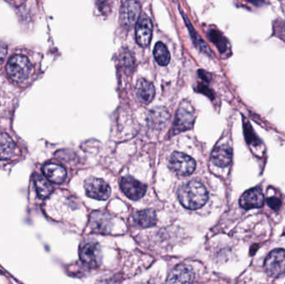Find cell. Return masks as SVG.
<instances>
[{
	"label": "cell",
	"instance_id": "d6986e66",
	"mask_svg": "<svg viewBox=\"0 0 285 284\" xmlns=\"http://www.w3.org/2000/svg\"><path fill=\"white\" fill-rule=\"evenodd\" d=\"M168 118L169 115L165 108H154L149 115V124L154 128H163L167 124Z\"/></svg>",
	"mask_w": 285,
	"mask_h": 284
},
{
	"label": "cell",
	"instance_id": "30bf717a",
	"mask_svg": "<svg viewBox=\"0 0 285 284\" xmlns=\"http://www.w3.org/2000/svg\"><path fill=\"white\" fill-rule=\"evenodd\" d=\"M194 122V115L191 110L189 105H182L178 109L175 118V125H174V131L175 133H178L180 132L189 130L193 127Z\"/></svg>",
	"mask_w": 285,
	"mask_h": 284
},
{
	"label": "cell",
	"instance_id": "ba28073f",
	"mask_svg": "<svg viewBox=\"0 0 285 284\" xmlns=\"http://www.w3.org/2000/svg\"><path fill=\"white\" fill-rule=\"evenodd\" d=\"M136 41L142 48L150 45L153 34L152 21L145 14H141L135 24Z\"/></svg>",
	"mask_w": 285,
	"mask_h": 284
},
{
	"label": "cell",
	"instance_id": "484cf974",
	"mask_svg": "<svg viewBox=\"0 0 285 284\" xmlns=\"http://www.w3.org/2000/svg\"><path fill=\"white\" fill-rule=\"evenodd\" d=\"M267 204L273 210L278 211L280 209L281 200L278 197H271L267 200Z\"/></svg>",
	"mask_w": 285,
	"mask_h": 284
},
{
	"label": "cell",
	"instance_id": "ffe728a7",
	"mask_svg": "<svg viewBox=\"0 0 285 284\" xmlns=\"http://www.w3.org/2000/svg\"><path fill=\"white\" fill-rule=\"evenodd\" d=\"M182 16L184 17L185 23H186L188 30H189V35H190L191 39L193 40V44L196 46V48H198L203 53L206 54L211 55L212 52L210 48H209L208 44L204 41V39H201V37L198 35V32L193 29V26L191 24L189 19L186 18L184 14H182Z\"/></svg>",
	"mask_w": 285,
	"mask_h": 284
},
{
	"label": "cell",
	"instance_id": "7c38bea8",
	"mask_svg": "<svg viewBox=\"0 0 285 284\" xmlns=\"http://www.w3.org/2000/svg\"><path fill=\"white\" fill-rule=\"evenodd\" d=\"M112 218L108 213L104 212H95L90 218V226L94 231L100 234L109 233L112 227Z\"/></svg>",
	"mask_w": 285,
	"mask_h": 284
},
{
	"label": "cell",
	"instance_id": "5bb4252c",
	"mask_svg": "<svg viewBox=\"0 0 285 284\" xmlns=\"http://www.w3.org/2000/svg\"><path fill=\"white\" fill-rule=\"evenodd\" d=\"M232 149L228 145L216 147L211 154V161L218 167H225L232 162Z\"/></svg>",
	"mask_w": 285,
	"mask_h": 284
},
{
	"label": "cell",
	"instance_id": "cb8c5ba5",
	"mask_svg": "<svg viewBox=\"0 0 285 284\" xmlns=\"http://www.w3.org/2000/svg\"><path fill=\"white\" fill-rule=\"evenodd\" d=\"M120 63L123 69L130 72V69H133L134 66V59L129 50L124 49L120 55Z\"/></svg>",
	"mask_w": 285,
	"mask_h": 284
},
{
	"label": "cell",
	"instance_id": "9c48e42d",
	"mask_svg": "<svg viewBox=\"0 0 285 284\" xmlns=\"http://www.w3.org/2000/svg\"><path fill=\"white\" fill-rule=\"evenodd\" d=\"M120 188L127 197L133 200H140L147 191V187L144 183L130 176L123 178L120 182Z\"/></svg>",
	"mask_w": 285,
	"mask_h": 284
},
{
	"label": "cell",
	"instance_id": "9a60e30c",
	"mask_svg": "<svg viewBox=\"0 0 285 284\" xmlns=\"http://www.w3.org/2000/svg\"><path fill=\"white\" fill-rule=\"evenodd\" d=\"M43 173L51 183L60 184L64 183L67 177L66 169L58 163H47L43 167Z\"/></svg>",
	"mask_w": 285,
	"mask_h": 284
},
{
	"label": "cell",
	"instance_id": "5b68a950",
	"mask_svg": "<svg viewBox=\"0 0 285 284\" xmlns=\"http://www.w3.org/2000/svg\"><path fill=\"white\" fill-rule=\"evenodd\" d=\"M140 14V4L137 0H127L120 9V21L122 25L127 29H131L135 25Z\"/></svg>",
	"mask_w": 285,
	"mask_h": 284
},
{
	"label": "cell",
	"instance_id": "2e32d148",
	"mask_svg": "<svg viewBox=\"0 0 285 284\" xmlns=\"http://www.w3.org/2000/svg\"><path fill=\"white\" fill-rule=\"evenodd\" d=\"M136 94L142 103H150L155 95L154 84L145 78H141L136 84Z\"/></svg>",
	"mask_w": 285,
	"mask_h": 284
},
{
	"label": "cell",
	"instance_id": "277c9868",
	"mask_svg": "<svg viewBox=\"0 0 285 284\" xmlns=\"http://www.w3.org/2000/svg\"><path fill=\"white\" fill-rule=\"evenodd\" d=\"M265 269L272 277L277 278L285 276V250L272 251L265 259Z\"/></svg>",
	"mask_w": 285,
	"mask_h": 284
},
{
	"label": "cell",
	"instance_id": "8992f818",
	"mask_svg": "<svg viewBox=\"0 0 285 284\" xmlns=\"http://www.w3.org/2000/svg\"><path fill=\"white\" fill-rule=\"evenodd\" d=\"M88 196L97 200H107L111 194L110 187L103 179L89 178L84 182Z\"/></svg>",
	"mask_w": 285,
	"mask_h": 284
},
{
	"label": "cell",
	"instance_id": "52a82bcc",
	"mask_svg": "<svg viewBox=\"0 0 285 284\" xmlns=\"http://www.w3.org/2000/svg\"><path fill=\"white\" fill-rule=\"evenodd\" d=\"M81 261L88 267L96 268L101 264V249L99 243L88 242L83 243L79 251Z\"/></svg>",
	"mask_w": 285,
	"mask_h": 284
},
{
	"label": "cell",
	"instance_id": "44dd1931",
	"mask_svg": "<svg viewBox=\"0 0 285 284\" xmlns=\"http://www.w3.org/2000/svg\"><path fill=\"white\" fill-rule=\"evenodd\" d=\"M154 56L157 63L161 66L168 65L170 61V54L168 52V48L162 42H158L154 46Z\"/></svg>",
	"mask_w": 285,
	"mask_h": 284
},
{
	"label": "cell",
	"instance_id": "f1b7e54d",
	"mask_svg": "<svg viewBox=\"0 0 285 284\" xmlns=\"http://www.w3.org/2000/svg\"><path fill=\"white\" fill-rule=\"evenodd\" d=\"M198 90H200V92H201V93H204V94H206L208 96H212L211 91L208 89V87L205 86V85H200V86H198Z\"/></svg>",
	"mask_w": 285,
	"mask_h": 284
},
{
	"label": "cell",
	"instance_id": "8fae6325",
	"mask_svg": "<svg viewBox=\"0 0 285 284\" xmlns=\"http://www.w3.org/2000/svg\"><path fill=\"white\" fill-rule=\"evenodd\" d=\"M265 204V196L260 188H251L242 195L239 204L245 210L259 209Z\"/></svg>",
	"mask_w": 285,
	"mask_h": 284
},
{
	"label": "cell",
	"instance_id": "7a4b0ae2",
	"mask_svg": "<svg viewBox=\"0 0 285 284\" xmlns=\"http://www.w3.org/2000/svg\"><path fill=\"white\" fill-rule=\"evenodd\" d=\"M32 65L28 58L23 55H14L6 66L8 75L15 82H23L28 78Z\"/></svg>",
	"mask_w": 285,
	"mask_h": 284
},
{
	"label": "cell",
	"instance_id": "7402d4cb",
	"mask_svg": "<svg viewBox=\"0 0 285 284\" xmlns=\"http://www.w3.org/2000/svg\"><path fill=\"white\" fill-rule=\"evenodd\" d=\"M35 183L38 195L41 198L48 197L53 192V187L48 183V180L43 177L36 175L35 178Z\"/></svg>",
	"mask_w": 285,
	"mask_h": 284
},
{
	"label": "cell",
	"instance_id": "e0dca14e",
	"mask_svg": "<svg viewBox=\"0 0 285 284\" xmlns=\"http://www.w3.org/2000/svg\"><path fill=\"white\" fill-rule=\"evenodd\" d=\"M17 147L14 140L7 133H0V160H8L14 158Z\"/></svg>",
	"mask_w": 285,
	"mask_h": 284
},
{
	"label": "cell",
	"instance_id": "83f0119b",
	"mask_svg": "<svg viewBox=\"0 0 285 284\" xmlns=\"http://www.w3.org/2000/svg\"><path fill=\"white\" fill-rule=\"evenodd\" d=\"M198 76L205 82H209L210 81V74L207 73V72H205V70H200L198 71Z\"/></svg>",
	"mask_w": 285,
	"mask_h": 284
},
{
	"label": "cell",
	"instance_id": "ac0fdd59",
	"mask_svg": "<svg viewBox=\"0 0 285 284\" xmlns=\"http://www.w3.org/2000/svg\"><path fill=\"white\" fill-rule=\"evenodd\" d=\"M133 220L138 227L144 229L153 227L157 222L156 213L152 209L137 211L133 213Z\"/></svg>",
	"mask_w": 285,
	"mask_h": 284
},
{
	"label": "cell",
	"instance_id": "603a6c76",
	"mask_svg": "<svg viewBox=\"0 0 285 284\" xmlns=\"http://www.w3.org/2000/svg\"><path fill=\"white\" fill-rule=\"evenodd\" d=\"M208 37L209 39L217 46V48H219V50L221 53H223L227 49V40L225 38L221 35L220 33L218 32L217 30H211L208 33Z\"/></svg>",
	"mask_w": 285,
	"mask_h": 284
},
{
	"label": "cell",
	"instance_id": "d4e9b609",
	"mask_svg": "<svg viewBox=\"0 0 285 284\" xmlns=\"http://www.w3.org/2000/svg\"><path fill=\"white\" fill-rule=\"evenodd\" d=\"M244 132H245V137H246L247 141H248L249 144L255 145V144L259 143V139H258L256 136H254L253 129H252L250 125H249V124H248V123H247V124H244Z\"/></svg>",
	"mask_w": 285,
	"mask_h": 284
},
{
	"label": "cell",
	"instance_id": "4316f807",
	"mask_svg": "<svg viewBox=\"0 0 285 284\" xmlns=\"http://www.w3.org/2000/svg\"><path fill=\"white\" fill-rule=\"evenodd\" d=\"M6 55H7V47L0 43V64H2L5 61Z\"/></svg>",
	"mask_w": 285,
	"mask_h": 284
},
{
	"label": "cell",
	"instance_id": "f546056e",
	"mask_svg": "<svg viewBox=\"0 0 285 284\" xmlns=\"http://www.w3.org/2000/svg\"><path fill=\"white\" fill-rule=\"evenodd\" d=\"M278 33H279V37L281 39L285 41V23L281 24L280 27L278 29Z\"/></svg>",
	"mask_w": 285,
	"mask_h": 284
},
{
	"label": "cell",
	"instance_id": "4fadbf2b",
	"mask_svg": "<svg viewBox=\"0 0 285 284\" xmlns=\"http://www.w3.org/2000/svg\"><path fill=\"white\" fill-rule=\"evenodd\" d=\"M194 279L193 269L186 265L176 267L168 276L167 282L170 283H189Z\"/></svg>",
	"mask_w": 285,
	"mask_h": 284
},
{
	"label": "cell",
	"instance_id": "3957f363",
	"mask_svg": "<svg viewBox=\"0 0 285 284\" xmlns=\"http://www.w3.org/2000/svg\"><path fill=\"white\" fill-rule=\"evenodd\" d=\"M168 167L179 176H189L195 169L196 163L193 158L180 152H175L169 158Z\"/></svg>",
	"mask_w": 285,
	"mask_h": 284
},
{
	"label": "cell",
	"instance_id": "6da1fadb",
	"mask_svg": "<svg viewBox=\"0 0 285 284\" xmlns=\"http://www.w3.org/2000/svg\"><path fill=\"white\" fill-rule=\"evenodd\" d=\"M178 198L185 209L196 210L206 204L209 193L202 183L190 181L180 187L178 191Z\"/></svg>",
	"mask_w": 285,
	"mask_h": 284
}]
</instances>
